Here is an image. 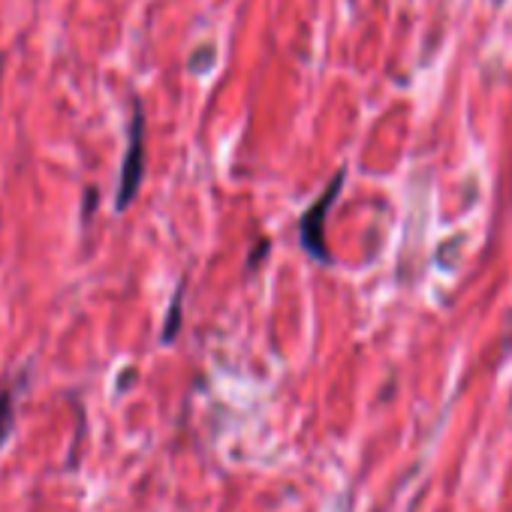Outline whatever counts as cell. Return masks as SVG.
I'll return each instance as SVG.
<instances>
[{
    "mask_svg": "<svg viewBox=\"0 0 512 512\" xmlns=\"http://www.w3.org/2000/svg\"><path fill=\"white\" fill-rule=\"evenodd\" d=\"M344 181H347V172L341 169V172L332 178V184L323 190V196H317V202L302 214V223H299V238H302L305 250L314 256L317 263H326V266L332 263V253H329V247H326V214H329V208L335 205V199H338Z\"/></svg>",
    "mask_w": 512,
    "mask_h": 512,
    "instance_id": "1",
    "label": "cell"
},
{
    "mask_svg": "<svg viewBox=\"0 0 512 512\" xmlns=\"http://www.w3.org/2000/svg\"><path fill=\"white\" fill-rule=\"evenodd\" d=\"M142 175H145V115L136 106L133 109V121H130V142H127V154H124V166H121V184H118V211L130 208V202L136 199L139 187H142Z\"/></svg>",
    "mask_w": 512,
    "mask_h": 512,
    "instance_id": "2",
    "label": "cell"
},
{
    "mask_svg": "<svg viewBox=\"0 0 512 512\" xmlns=\"http://www.w3.org/2000/svg\"><path fill=\"white\" fill-rule=\"evenodd\" d=\"M10 428H13V398L4 392V395H0V446H4Z\"/></svg>",
    "mask_w": 512,
    "mask_h": 512,
    "instance_id": "3",
    "label": "cell"
},
{
    "mask_svg": "<svg viewBox=\"0 0 512 512\" xmlns=\"http://www.w3.org/2000/svg\"><path fill=\"white\" fill-rule=\"evenodd\" d=\"M178 326H181V290H178V296H175V302L169 308V320H166V329H163V341L166 344L178 335Z\"/></svg>",
    "mask_w": 512,
    "mask_h": 512,
    "instance_id": "4",
    "label": "cell"
}]
</instances>
